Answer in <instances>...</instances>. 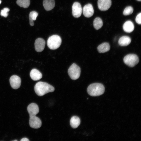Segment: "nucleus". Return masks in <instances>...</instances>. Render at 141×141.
<instances>
[{"instance_id":"4be33fe9","label":"nucleus","mask_w":141,"mask_h":141,"mask_svg":"<svg viewBox=\"0 0 141 141\" xmlns=\"http://www.w3.org/2000/svg\"><path fill=\"white\" fill-rule=\"evenodd\" d=\"M9 10L10 9L8 8H4L1 11L0 15L1 16L4 17H7L8 15V12Z\"/></svg>"},{"instance_id":"39448f33","label":"nucleus","mask_w":141,"mask_h":141,"mask_svg":"<svg viewBox=\"0 0 141 141\" xmlns=\"http://www.w3.org/2000/svg\"><path fill=\"white\" fill-rule=\"evenodd\" d=\"M123 61L126 64L130 67H133L138 64L139 62V59L136 55L130 54L125 56Z\"/></svg>"},{"instance_id":"f8f14e48","label":"nucleus","mask_w":141,"mask_h":141,"mask_svg":"<svg viewBox=\"0 0 141 141\" xmlns=\"http://www.w3.org/2000/svg\"><path fill=\"white\" fill-rule=\"evenodd\" d=\"M30 75L31 78L34 81L40 80L42 77L41 73L38 70L35 68L31 70Z\"/></svg>"},{"instance_id":"f257e3e1","label":"nucleus","mask_w":141,"mask_h":141,"mask_svg":"<svg viewBox=\"0 0 141 141\" xmlns=\"http://www.w3.org/2000/svg\"><path fill=\"white\" fill-rule=\"evenodd\" d=\"M36 94L39 96H42L55 90L54 88L49 84L44 82L39 81L37 83L34 87Z\"/></svg>"},{"instance_id":"bb28decb","label":"nucleus","mask_w":141,"mask_h":141,"mask_svg":"<svg viewBox=\"0 0 141 141\" xmlns=\"http://www.w3.org/2000/svg\"><path fill=\"white\" fill-rule=\"evenodd\" d=\"M13 141H17V140H13Z\"/></svg>"},{"instance_id":"f3484780","label":"nucleus","mask_w":141,"mask_h":141,"mask_svg":"<svg viewBox=\"0 0 141 141\" xmlns=\"http://www.w3.org/2000/svg\"><path fill=\"white\" fill-rule=\"evenodd\" d=\"M80 123L79 118L77 116H73L72 117L70 120V124L71 127L73 128H77Z\"/></svg>"},{"instance_id":"412c9836","label":"nucleus","mask_w":141,"mask_h":141,"mask_svg":"<svg viewBox=\"0 0 141 141\" xmlns=\"http://www.w3.org/2000/svg\"><path fill=\"white\" fill-rule=\"evenodd\" d=\"M133 11V9L132 7L130 6H127L124 10L123 14L124 15H128L131 14Z\"/></svg>"},{"instance_id":"6e6552de","label":"nucleus","mask_w":141,"mask_h":141,"mask_svg":"<svg viewBox=\"0 0 141 141\" xmlns=\"http://www.w3.org/2000/svg\"><path fill=\"white\" fill-rule=\"evenodd\" d=\"M98 6L99 9L102 11L108 9L111 6V0H98Z\"/></svg>"},{"instance_id":"6ab92c4d","label":"nucleus","mask_w":141,"mask_h":141,"mask_svg":"<svg viewBox=\"0 0 141 141\" xmlns=\"http://www.w3.org/2000/svg\"><path fill=\"white\" fill-rule=\"evenodd\" d=\"M38 15V13L35 11H32L30 12L29 15L30 25L31 26L34 25L33 21L35 20Z\"/></svg>"},{"instance_id":"5701e85b","label":"nucleus","mask_w":141,"mask_h":141,"mask_svg":"<svg viewBox=\"0 0 141 141\" xmlns=\"http://www.w3.org/2000/svg\"><path fill=\"white\" fill-rule=\"evenodd\" d=\"M141 13H139L136 16L135 20L136 22L138 24H141Z\"/></svg>"},{"instance_id":"2eb2a0df","label":"nucleus","mask_w":141,"mask_h":141,"mask_svg":"<svg viewBox=\"0 0 141 141\" xmlns=\"http://www.w3.org/2000/svg\"><path fill=\"white\" fill-rule=\"evenodd\" d=\"M131 42V38L128 36H124L121 37L118 41L119 44L122 46L128 45Z\"/></svg>"},{"instance_id":"dca6fc26","label":"nucleus","mask_w":141,"mask_h":141,"mask_svg":"<svg viewBox=\"0 0 141 141\" xmlns=\"http://www.w3.org/2000/svg\"><path fill=\"white\" fill-rule=\"evenodd\" d=\"M109 43L105 42L99 45L97 47V50L99 52L103 53L108 51L110 49Z\"/></svg>"},{"instance_id":"4468645a","label":"nucleus","mask_w":141,"mask_h":141,"mask_svg":"<svg viewBox=\"0 0 141 141\" xmlns=\"http://www.w3.org/2000/svg\"><path fill=\"white\" fill-rule=\"evenodd\" d=\"M43 4L45 9L47 11H49L54 8L55 3L54 0H44Z\"/></svg>"},{"instance_id":"ddd939ff","label":"nucleus","mask_w":141,"mask_h":141,"mask_svg":"<svg viewBox=\"0 0 141 141\" xmlns=\"http://www.w3.org/2000/svg\"><path fill=\"white\" fill-rule=\"evenodd\" d=\"M124 30L127 33L132 32L134 29V26L133 23L131 21H126L123 26Z\"/></svg>"},{"instance_id":"9b49d317","label":"nucleus","mask_w":141,"mask_h":141,"mask_svg":"<svg viewBox=\"0 0 141 141\" xmlns=\"http://www.w3.org/2000/svg\"><path fill=\"white\" fill-rule=\"evenodd\" d=\"M27 111L30 115H36L39 112L38 106L36 104L31 103L27 107Z\"/></svg>"},{"instance_id":"0eeeda50","label":"nucleus","mask_w":141,"mask_h":141,"mask_svg":"<svg viewBox=\"0 0 141 141\" xmlns=\"http://www.w3.org/2000/svg\"><path fill=\"white\" fill-rule=\"evenodd\" d=\"M9 81L10 85L13 89H16L20 87L21 80L18 76L15 75L12 76L10 79Z\"/></svg>"},{"instance_id":"393cba45","label":"nucleus","mask_w":141,"mask_h":141,"mask_svg":"<svg viewBox=\"0 0 141 141\" xmlns=\"http://www.w3.org/2000/svg\"><path fill=\"white\" fill-rule=\"evenodd\" d=\"M1 3V0H0V4Z\"/></svg>"},{"instance_id":"b1692460","label":"nucleus","mask_w":141,"mask_h":141,"mask_svg":"<svg viewBox=\"0 0 141 141\" xmlns=\"http://www.w3.org/2000/svg\"><path fill=\"white\" fill-rule=\"evenodd\" d=\"M21 141H29L28 139L26 138H24L22 139L21 140Z\"/></svg>"},{"instance_id":"1a4fd4ad","label":"nucleus","mask_w":141,"mask_h":141,"mask_svg":"<svg viewBox=\"0 0 141 141\" xmlns=\"http://www.w3.org/2000/svg\"><path fill=\"white\" fill-rule=\"evenodd\" d=\"M83 14L86 17H90L92 16L94 13V9L92 5L88 4L85 5L83 9Z\"/></svg>"},{"instance_id":"a211bd4d","label":"nucleus","mask_w":141,"mask_h":141,"mask_svg":"<svg viewBox=\"0 0 141 141\" xmlns=\"http://www.w3.org/2000/svg\"><path fill=\"white\" fill-rule=\"evenodd\" d=\"M103 25V21L100 17H96L94 20L93 25L94 28L96 30H98L100 29L102 27Z\"/></svg>"},{"instance_id":"20e7f679","label":"nucleus","mask_w":141,"mask_h":141,"mask_svg":"<svg viewBox=\"0 0 141 141\" xmlns=\"http://www.w3.org/2000/svg\"><path fill=\"white\" fill-rule=\"evenodd\" d=\"M80 67L75 63L71 65L68 70L69 77L72 79L74 80L79 78L80 75Z\"/></svg>"},{"instance_id":"aec40b11","label":"nucleus","mask_w":141,"mask_h":141,"mask_svg":"<svg viewBox=\"0 0 141 141\" xmlns=\"http://www.w3.org/2000/svg\"><path fill=\"white\" fill-rule=\"evenodd\" d=\"M16 2L19 6L25 8H28L30 4V0H17Z\"/></svg>"},{"instance_id":"9d476101","label":"nucleus","mask_w":141,"mask_h":141,"mask_svg":"<svg viewBox=\"0 0 141 141\" xmlns=\"http://www.w3.org/2000/svg\"><path fill=\"white\" fill-rule=\"evenodd\" d=\"M45 42L44 40L41 38H39L35 40L34 43L35 48L37 52L43 51L44 48Z\"/></svg>"},{"instance_id":"423d86ee","label":"nucleus","mask_w":141,"mask_h":141,"mask_svg":"<svg viewBox=\"0 0 141 141\" xmlns=\"http://www.w3.org/2000/svg\"><path fill=\"white\" fill-rule=\"evenodd\" d=\"M82 11V9L80 4L77 2L74 3L72 6V13L73 16L76 18L80 17Z\"/></svg>"},{"instance_id":"f03ea898","label":"nucleus","mask_w":141,"mask_h":141,"mask_svg":"<svg viewBox=\"0 0 141 141\" xmlns=\"http://www.w3.org/2000/svg\"><path fill=\"white\" fill-rule=\"evenodd\" d=\"M87 91L88 94L91 96H98L104 93L105 91V88L101 84L94 83L90 84L88 86Z\"/></svg>"},{"instance_id":"7ed1b4c3","label":"nucleus","mask_w":141,"mask_h":141,"mask_svg":"<svg viewBox=\"0 0 141 141\" xmlns=\"http://www.w3.org/2000/svg\"><path fill=\"white\" fill-rule=\"evenodd\" d=\"M61 42V39L60 36L54 35L49 37L47 40V45L50 49L55 50L60 46Z\"/></svg>"},{"instance_id":"a878e982","label":"nucleus","mask_w":141,"mask_h":141,"mask_svg":"<svg viewBox=\"0 0 141 141\" xmlns=\"http://www.w3.org/2000/svg\"><path fill=\"white\" fill-rule=\"evenodd\" d=\"M137 0V1H140L141 0Z\"/></svg>"}]
</instances>
